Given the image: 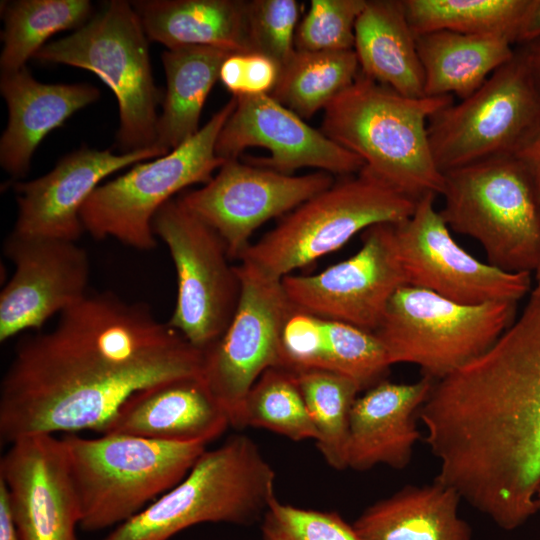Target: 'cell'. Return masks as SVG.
I'll list each match as a JSON object with an SVG mask.
<instances>
[{"label":"cell","mask_w":540,"mask_h":540,"mask_svg":"<svg viewBox=\"0 0 540 540\" xmlns=\"http://www.w3.org/2000/svg\"><path fill=\"white\" fill-rule=\"evenodd\" d=\"M275 470L246 435L205 450L187 475L103 540H170L202 523L249 525L275 495Z\"/></svg>","instance_id":"5"},{"label":"cell","mask_w":540,"mask_h":540,"mask_svg":"<svg viewBox=\"0 0 540 540\" xmlns=\"http://www.w3.org/2000/svg\"><path fill=\"white\" fill-rule=\"evenodd\" d=\"M244 427L263 428L292 441L317 439L294 371L266 370L250 389L244 403Z\"/></svg>","instance_id":"33"},{"label":"cell","mask_w":540,"mask_h":540,"mask_svg":"<svg viewBox=\"0 0 540 540\" xmlns=\"http://www.w3.org/2000/svg\"><path fill=\"white\" fill-rule=\"evenodd\" d=\"M153 232L167 246L177 275V297L168 321L204 352L224 334L236 311L241 283L226 244L179 198L155 214Z\"/></svg>","instance_id":"12"},{"label":"cell","mask_w":540,"mask_h":540,"mask_svg":"<svg viewBox=\"0 0 540 540\" xmlns=\"http://www.w3.org/2000/svg\"><path fill=\"white\" fill-rule=\"evenodd\" d=\"M361 248L315 275H287L284 291L297 310L375 332L393 294L406 285L393 223L366 229Z\"/></svg>","instance_id":"15"},{"label":"cell","mask_w":540,"mask_h":540,"mask_svg":"<svg viewBox=\"0 0 540 540\" xmlns=\"http://www.w3.org/2000/svg\"><path fill=\"white\" fill-rule=\"evenodd\" d=\"M3 254L15 271L0 294V341L39 330L88 293L89 258L76 242L11 232Z\"/></svg>","instance_id":"17"},{"label":"cell","mask_w":540,"mask_h":540,"mask_svg":"<svg viewBox=\"0 0 540 540\" xmlns=\"http://www.w3.org/2000/svg\"><path fill=\"white\" fill-rule=\"evenodd\" d=\"M168 153L158 146L120 154L82 146L61 158L45 175L14 181L17 218L13 232L76 242L85 232L81 209L105 178Z\"/></svg>","instance_id":"20"},{"label":"cell","mask_w":540,"mask_h":540,"mask_svg":"<svg viewBox=\"0 0 540 540\" xmlns=\"http://www.w3.org/2000/svg\"><path fill=\"white\" fill-rule=\"evenodd\" d=\"M0 93L8 108L0 165L14 181L27 175L33 154L48 133L100 97L90 83H43L27 67L1 72Z\"/></svg>","instance_id":"22"},{"label":"cell","mask_w":540,"mask_h":540,"mask_svg":"<svg viewBox=\"0 0 540 540\" xmlns=\"http://www.w3.org/2000/svg\"><path fill=\"white\" fill-rule=\"evenodd\" d=\"M416 202L363 167L285 215L239 260L282 279L341 248L361 231L407 219Z\"/></svg>","instance_id":"8"},{"label":"cell","mask_w":540,"mask_h":540,"mask_svg":"<svg viewBox=\"0 0 540 540\" xmlns=\"http://www.w3.org/2000/svg\"><path fill=\"white\" fill-rule=\"evenodd\" d=\"M536 282H540V262L534 271Z\"/></svg>","instance_id":"44"},{"label":"cell","mask_w":540,"mask_h":540,"mask_svg":"<svg viewBox=\"0 0 540 540\" xmlns=\"http://www.w3.org/2000/svg\"><path fill=\"white\" fill-rule=\"evenodd\" d=\"M360 73L354 50L298 51L280 69L269 94L299 117L311 118L347 89Z\"/></svg>","instance_id":"29"},{"label":"cell","mask_w":540,"mask_h":540,"mask_svg":"<svg viewBox=\"0 0 540 540\" xmlns=\"http://www.w3.org/2000/svg\"><path fill=\"white\" fill-rule=\"evenodd\" d=\"M436 194L417 199L410 217L393 223L406 285L432 291L464 305L519 302L532 289L531 273L507 272L464 250L436 210Z\"/></svg>","instance_id":"14"},{"label":"cell","mask_w":540,"mask_h":540,"mask_svg":"<svg viewBox=\"0 0 540 540\" xmlns=\"http://www.w3.org/2000/svg\"><path fill=\"white\" fill-rule=\"evenodd\" d=\"M517 302L464 305L404 285L374 332L390 365L410 363L434 381L485 353L517 317Z\"/></svg>","instance_id":"10"},{"label":"cell","mask_w":540,"mask_h":540,"mask_svg":"<svg viewBox=\"0 0 540 540\" xmlns=\"http://www.w3.org/2000/svg\"><path fill=\"white\" fill-rule=\"evenodd\" d=\"M538 37H540V0H529L518 30L516 45Z\"/></svg>","instance_id":"42"},{"label":"cell","mask_w":540,"mask_h":540,"mask_svg":"<svg viewBox=\"0 0 540 540\" xmlns=\"http://www.w3.org/2000/svg\"><path fill=\"white\" fill-rule=\"evenodd\" d=\"M61 439L86 532L111 530L138 514L179 483L207 446L120 433Z\"/></svg>","instance_id":"4"},{"label":"cell","mask_w":540,"mask_h":540,"mask_svg":"<svg viewBox=\"0 0 540 540\" xmlns=\"http://www.w3.org/2000/svg\"><path fill=\"white\" fill-rule=\"evenodd\" d=\"M2 7L1 72L26 67L50 37L83 26L93 8L88 0H16Z\"/></svg>","instance_id":"30"},{"label":"cell","mask_w":540,"mask_h":540,"mask_svg":"<svg viewBox=\"0 0 540 540\" xmlns=\"http://www.w3.org/2000/svg\"><path fill=\"white\" fill-rule=\"evenodd\" d=\"M360 72L407 97H424V74L402 0H367L354 28Z\"/></svg>","instance_id":"26"},{"label":"cell","mask_w":540,"mask_h":540,"mask_svg":"<svg viewBox=\"0 0 540 540\" xmlns=\"http://www.w3.org/2000/svg\"><path fill=\"white\" fill-rule=\"evenodd\" d=\"M203 352L144 302L89 293L19 341L0 384V439L94 430L134 393L201 377Z\"/></svg>","instance_id":"1"},{"label":"cell","mask_w":540,"mask_h":540,"mask_svg":"<svg viewBox=\"0 0 540 540\" xmlns=\"http://www.w3.org/2000/svg\"><path fill=\"white\" fill-rule=\"evenodd\" d=\"M536 506H537V509L538 511L540 510V488L536 494Z\"/></svg>","instance_id":"45"},{"label":"cell","mask_w":540,"mask_h":540,"mask_svg":"<svg viewBox=\"0 0 540 540\" xmlns=\"http://www.w3.org/2000/svg\"><path fill=\"white\" fill-rule=\"evenodd\" d=\"M367 0H312L294 37L298 51L354 49L355 23Z\"/></svg>","instance_id":"35"},{"label":"cell","mask_w":540,"mask_h":540,"mask_svg":"<svg viewBox=\"0 0 540 540\" xmlns=\"http://www.w3.org/2000/svg\"><path fill=\"white\" fill-rule=\"evenodd\" d=\"M515 155L529 169L540 198V127Z\"/></svg>","instance_id":"40"},{"label":"cell","mask_w":540,"mask_h":540,"mask_svg":"<svg viewBox=\"0 0 540 540\" xmlns=\"http://www.w3.org/2000/svg\"><path fill=\"white\" fill-rule=\"evenodd\" d=\"M433 384L427 376L407 384L382 380L357 397L349 419L347 468H405L421 438L416 419Z\"/></svg>","instance_id":"21"},{"label":"cell","mask_w":540,"mask_h":540,"mask_svg":"<svg viewBox=\"0 0 540 540\" xmlns=\"http://www.w3.org/2000/svg\"><path fill=\"white\" fill-rule=\"evenodd\" d=\"M295 374L317 432L318 450L329 466L346 469L350 412L361 388L350 378L329 370L309 369Z\"/></svg>","instance_id":"32"},{"label":"cell","mask_w":540,"mask_h":540,"mask_svg":"<svg viewBox=\"0 0 540 540\" xmlns=\"http://www.w3.org/2000/svg\"><path fill=\"white\" fill-rule=\"evenodd\" d=\"M418 419L439 461L435 480L506 531L538 511L540 282L485 353L434 381Z\"/></svg>","instance_id":"2"},{"label":"cell","mask_w":540,"mask_h":540,"mask_svg":"<svg viewBox=\"0 0 540 540\" xmlns=\"http://www.w3.org/2000/svg\"><path fill=\"white\" fill-rule=\"evenodd\" d=\"M96 74L114 93L120 125L116 143L121 153L157 146L159 104L149 39L131 2L111 0L83 26L50 41L33 57Z\"/></svg>","instance_id":"7"},{"label":"cell","mask_w":540,"mask_h":540,"mask_svg":"<svg viewBox=\"0 0 540 540\" xmlns=\"http://www.w3.org/2000/svg\"><path fill=\"white\" fill-rule=\"evenodd\" d=\"M235 98V109L215 145L216 155L224 160L238 159L246 148L258 146L267 149L270 157H251L247 163L288 175L309 167L345 177L364 167L359 156L309 126L269 94Z\"/></svg>","instance_id":"18"},{"label":"cell","mask_w":540,"mask_h":540,"mask_svg":"<svg viewBox=\"0 0 540 540\" xmlns=\"http://www.w3.org/2000/svg\"><path fill=\"white\" fill-rule=\"evenodd\" d=\"M230 54L209 46H185L162 53L166 91L157 122L158 147L170 152L198 132L205 101Z\"/></svg>","instance_id":"28"},{"label":"cell","mask_w":540,"mask_h":540,"mask_svg":"<svg viewBox=\"0 0 540 540\" xmlns=\"http://www.w3.org/2000/svg\"><path fill=\"white\" fill-rule=\"evenodd\" d=\"M0 540H20L10 509L8 491L2 480H0Z\"/></svg>","instance_id":"43"},{"label":"cell","mask_w":540,"mask_h":540,"mask_svg":"<svg viewBox=\"0 0 540 540\" xmlns=\"http://www.w3.org/2000/svg\"><path fill=\"white\" fill-rule=\"evenodd\" d=\"M236 271L241 283L239 302L224 334L203 352L201 379L229 425L241 429L245 399L252 386L269 368L284 367L281 333L295 308L282 279L246 261Z\"/></svg>","instance_id":"13"},{"label":"cell","mask_w":540,"mask_h":540,"mask_svg":"<svg viewBox=\"0 0 540 540\" xmlns=\"http://www.w3.org/2000/svg\"><path fill=\"white\" fill-rule=\"evenodd\" d=\"M235 106L232 96L182 145L100 184L80 212L85 232L97 240L111 237L138 250L154 249L152 221L157 211L181 190L208 183L225 163L215 145Z\"/></svg>","instance_id":"9"},{"label":"cell","mask_w":540,"mask_h":540,"mask_svg":"<svg viewBox=\"0 0 540 540\" xmlns=\"http://www.w3.org/2000/svg\"><path fill=\"white\" fill-rule=\"evenodd\" d=\"M416 35L447 30L516 43L529 0H402Z\"/></svg>","instance_id":"31"},{"label":"cell","mask_w":540,"mask_h":540,"mask_svg":"<svg viewBox=\"0 0 540 540\" xmlns=\"http://www.w3.org/2000/svg\"><path fill=\"white\" fill-rule=\"evenodd\" d=\"M540 127V100L524 60L514 56L471 96L433 114L428 138L439 170L515 155Z\"/></svg>","instance_id":"11"},{"label":"cell","mask_w":540,"mask_h":540,"mask_svg":"<svg viewBox=\"0 0 540 540\" xmlns=\"http://www.w3.org/2000/svg\"><path fill=\"white\" fill-rule=\"evenodd\" d=\"M460 495L434 479L408 485L367 507L352 524L359 540H471Z\"/></svg>","instance_id":"24"},{"label":"cell","mask_w":540,"mask_h":540,"mask_svg":"<svg viewBox=\"0 0 540 540\" xmlns=\"http://www.w3.org/2000/svg\"><path fill=\"white\" fill-rule=\"evenodd\" d=\"M0 479L20 540H78L80 510L61 438L11 443L0 459Z\"/></svg>","instance_id":"19"},{"label":"cell","mask_w":540,"mask_h":540,"mask_svg":"<svg viewBox=\"0 0 540 540\" xmlns=\"http://www.w3.org/2000/svg\"><path fill=\"white\" fill-rule=\"evenodd\" d=\"M415 37L428 97L468 98L515 53L514 43L498 36L441 30Z\"/></svg>","instance_id":"27"},{"label":"cell","mask_w":540,"mask_h":540,"mask_svg":"<svg viewBox=\"0 0 540 540\" xmlns=\"http://www.w3.org/2000/svg\"><path fill=\"white\" fill-rule=\"evenodd\" d=\"M333 184L332 175L323 171L288 175L233 159L208 183L178 198L221 236L230 259H240L261 225Z\"/></svg>","instance_id":"16"},{"label":"cell","mask_w":540,"mask_h":540,"mask_svg":"<svg viewBox=\"0 0 540 540\" xmlns=\"http://www.w3.org/2000/svg\"><path fill=\"white\" fill-rule=\"evenodd\" d=\"M149 41L167 49L209 46L250 53L247 0L131 1Z\"/></svg>","instance_id":"25"},{"label":"cell","mask_w":540,"mask_h":540,"mask_svg":"<svg viewBox=\"0 0 540 540\" xmlns=\"http://www.w3.org/2000/svg\"><path fill=\"white\" fill-rule=\"evenodd\" d=\"M229 426L226 414L201 377H194L134 393L119 407L101 434L208 444Z\"/></svg>","instance_id":"23"},{"label":"cell","mask_w":540,"mask_h":540,"mask_svg":"<svg viewBox=\"0 0 540 540\" xmlns=\"http://www.w3.org/2000/svg\"><path fill=\"white\" fill-rule=\"evenodd\" d=\"M453 102L451 95L407 97L360 72L324 109L321 131L400 192L414 199L441 195L444 174L433 158L428 121Z\"/></svg>","instance_id":"3"},{"label":"cell","mask_w":540,"mask_h":540,"mask_svg":"<svg viewBox=\"0 0 540 540\" xmlns=\"http://www.w3.org/2000/svg\"><path fill=\"white\" fill-rule=\"evenodd\" d=\"M516 49L524 60L536 94L540 100V37L518 44Z\"/></svg>","instance_id":"41"},{"label":"cell","mask_w":540,"mask_h":540,"mask_svg":"<svg viewBox=\"0 0 540 540\" xmlns=\"http://www.w3.org/2000/svg\"><path fill=\"white\" fill-rule=\"evenodd\" d=\"M299 4L295 0L247 1V36L252 53L273 60L281 69L295 53Z\"/></svg>","instance_id":"36"},{"label":"cell","mask_w":540,"mask_h":540,"mask_svg":"<svg viewBox=\"0 0 540 540\" xmlns=\"http://www.w3.org/2000/svg\"><path fill=\"white\" fill-rule=\"evenodd\" d=\"M284 367L294 372L324 369L327 354L325 319L294 309L281 333Z\"/></svg>","instance_id":"38"},{"label":"cell","mask_w":540,"mask_h":540,"mask_svg":"<svg viewBox=\"0 0 540 540\" xmlns=\"http://www.w3.org/2000/svg\"><path fill=\"white\" fill-rule=\"evenodd\" d=\"M262 540H359L335 511L297 507L276 497L261 519Z\"/></svg>","instance_id":"37"},{"label":"cell","mask_w":540,"mask_h":540,"mask_svg":"<svg viewBox=\"0 0 540 540\" xmlns=\"http://www.w3.org/2000/svg\"><path fill=\"white\" fill-rule=\"evenodd\" d=\"M325 321L327 354L324 370L350 378L362 391L384 380L391 365L376 334L343 322Z\"/></svg>","instance_id":"34"},{"label":"cell","mask_w":540,"mask_h":540,"mask_svg":"<svg viewBox=\"0 0 540 540\" xmlns=\"http://www.w3.org/2000/svg\"><path fill=\"white\" fill-rule=\"evenodd\" d=\"M444 174L441 217L453 231L478 241L487 263L533 273L540 262V198L516 155H503Z\"/></svg>","instance_id":"6"},{"label":"cell","mask_w":540,"mask_h":540,"mask_svg":"<svg viewBox=\"0 0 540 540\" xmlns=\"http://www.w3.org/2000/svg\"><path fill=\"white\" fill-rule=\"evenodd\" d=\"M280 74L279 66L257 53L230 54L222 63L219 80L232 96L270 94Z\"/></svg>","instance_id":"39"}]
</instances>
